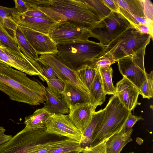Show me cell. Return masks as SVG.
<instances>
[{
  "label": "cell",
  "instance_id": "2e32d148",
  "mask_svg": "<svg viewBox=\"0 0 153 153\" xmlns=\"http://www.w3.org/2000/svg\"><path fill=\"white\" fill-rule=\"evenodd\" d=\"M90 102L78 103L69 106L68 114L78 130L83 135L95 111Z\"/></svg>",
  "mask_w": 153,
  "mask_h": 153
},
{
  "label": "cell",
  "instance_id": "d6a6232c",
  "mask_svg": "<svg viewBox=\"0 0 153 153\" xmlns=\"http://www.w3.org/2000/svg\"><path fill=\"white\" fill-rule=\"evenodd\" d=\"M50 150L49 142H44L30 146L26 153H48Z\"/></svg>",
  "mask_w": 153,
  "mask_h": 153
},
{
  "label": "cell",
  "instance_id": "8fae6325",
  "mask_svg": "<svg viewBox=\"0 0 153 153\" xmlns=\"http://www.w3.org/2000/svg\"><path fill=\"white\" fill-rule=\"evenodd\" d=\"M38 61L51 68L59 78L65 82H69L88 97L92 98L89 90L85 87L77 76L76 71L67 66L56 54H41Z\"/></svg>",
  "mask_w": 153,
  "mask_h": 153
},
{
  "label": "cell",
  "instance_id": "484cf974",
  "mask_svg": "<svg viewBox=\"0 0 153 153\" xmlns=\"http://www.w3.org/2000/svg\"><path fill=\"white\" fill-rule=\"evenodd\" d=\"M78 77L89 90L97 72V69L90 65L86 64L76 70Z\"/></svg>",
  "mask_w": 153,
  "mask_h": 153
},
{
  "label": "cell",
  "instance_id": "b9f144b4",
  "mask_svg": "<svg viewBox=\"0 0 153 153\" xmlns=\"http://www.w3.org/2000/svg\"><path fill=\"white\" fill-rule=\"evenodd\" d=\"M111 12L119 13V7L116 0H101Z\"/></svg>",
  "mask_w": 153,
  "mask_h": 153
},
{
  "label": "cell",
  "instance_id": "e575fe53",
  "mask_svg": "<svg viewBox=\"0 0 153 153\" xmlns=\"http://www.w3.org/2000/svg\"><path fill=\"white\" fill-rule=\"evenodd\" d=\"M107 139L95 146L81 148V152L82 153H106V143Z\"/></svg>",
  "mask_w": 153,
  "mask_h": 153
},
{
  "label": "cell",
  "instance_id": "603a6c76",
  "mask_svg": "<svg viewBox=\"0 0 153 153\" xmlns=\"http://www.w3.org/2000/svg\"><path fill=\"white\" fill-rule=\"evenodd\" d=\"M49 142L50 150L48 153H64L81 150L80 143L72 139L68 138Z\"/></svg>",
  "mask_w": 153,
  "mask_h": 153
},
{
  "label": "cell",
  "instance_id": "f35d334b",
  "mask_svg": "<svg viewBox=\"0 0 153 153\" xmlns=\"http://www.w3.org/2000/svg\"><path fill=\"white\" fill-rule=\"evenodd\" d=\"M143 120L144 119L141 116L134 115L131 113L126 121L123 128L126 131L129 130L132 128V127L137 121Z\"/></svg>",
  "mask_w": 153,
  "mask_h": 153
},
{
  "label": "cell",
  "instance_id": "4dcf8cb0",
  "mask_svg": "<svg viewBox=\"0 0 153 153\" xmlns=\"http://www.w3.org/2000/svg\"><path fill=\"white\" fill-rule=\"evenodd\" d=\"M48 85V87L54 94L62 95L65 87V82L61 79H45Z\"/></svg>",
  "mask_w": 153,
  "mask_h": 153
},
{
  "label": "cell",
  "instance_id": "8d00e7d4",
  "mask_svg": "<svg viewBox=\"0 0 153 153\" xmlns=\"http://www.w3.org/2000/svg\"><path fill=\"white\" fill-rule=\"evenodd\" d=\"M3 20L5 28L11 36L13 32L16 30L18 25L11 17H7Z\"/></svg>",
  "mask_w": 153,
  "mask_h": 153
},
{
  "label": "cell",
  "instance_id": "d6986e66",
  "mask_svg": "<svg viewBox=\"0 0 153 153\" xmlns=\"http://www.w3.org/2000/svg\"><path fill=\"white\" fill-rule=\"evenodd\" d=\"M45 89L47 100L44 103V107L52 114H69V107L64 100L63 95L54 94L48 87Z\"/></svg>",
  "mask_w": 153,
  "mask_h": 153
},
{
  "label": "cell",
  "instance_id": "681fc988",
  "mask_svg": "<svg viewBox=\"0 0 153 153\" xmlns=\"http://www.w3.org/2000/svg\"><path fill=\"white\" fill-rule=\"evenodd\" d=\"M129 153H134V152H129Z\"/></svg>",
  "mask_w": 153,
  "mask_h": 153
},
{
  "label": "cell",
  "instance_id": "cb8c5ba5",
  "mask_svg": "<svg viewBox=\"0 0 153 153\" xmlns=\"http://www.w3.org/2000/svg\"><path fill=\"white\" fill-rule=\"evenodd\" d=\"M92 98V104L94 110L102 104L105 100L106 94L103 88L100 77L97 70V73L89 90Z\"/></svg>",
  "mask_w": 153,
  "mask_h": 153
},
{
  "label": "cell",
  "instance_id": "83f0119b",
  "mask_svg": "<svg viewBox=\"0 0 153 153\" xmlns=\"http://www.w3.org/2000/svg\"><path fill=\"white\" fill-rule=\"evenodd\" d=\"M0 40L3 45L8 47L20 54L22 53L12 38L5 29L3 20L0 18Z\"/></svg>",
  "mask_w": 153,
  "mask_h": 153
},
{
  "label": "cell",
  "instance_id": "7dc6e473",
  "mask_svg": "<svg viewBox=\"0 0 153 153\" xmlns=\"http://www.w3.org/2000/svg\"><path fill=\"white\" fill-rule=\"evenodd\" d=\"M81 152L80 151H74L64 153H80Z\"/></svg>",
  "mask_w": 153,
  "mask_h": 153
},
{
  "label": "cell",
  "instance_id": "7402d4cb",
  "mask_svg": "<svg viewBox=\"0 0 153 153\" xmlns=\"http://www.w3.org/2000/svg\"><path fill=\"white\" fill-rule=\"evenodd\" d=\"M11 36L20 51L25 56L32 60L38 61V55L25 37L18 25Z\"/></svg>",
  "mask_w": 153,
  "mask_h": 153
},
{
  "label": "cell",
  "instance_id": "c3c4849f",
  "mask_svg": "<svg viewBox=\"0 0 153 153\" xmlns=\"http://www.w3.org/2000/svg\"><path fill=\"white\" fill-rule=\"evenodd\" d=\"M0 46H4V45H3L2 44L0 40Z\"/></svg>",
  "mask_w": 153,
  "mask_h": 153
},
{
  "label": "cell",
  "instance_id": "ffe728a7",
  "mask_svg": "<svg viewBox=\"0 0 153 153\" xmlns=\"http://www.w3.org/2000/svg\"><path fill=\"white\" fill-rule=\"evenodd\" d=\"M52 114L44 107L38 109L32 114L25 117L24 128L30 131L43 128L46 126L47 121Z\"/></svg>",
  "mask_w": 153,
  "mask_h": 153
},
{
  "label": "cell",
  "instance_id": "8992f818",
  "mask_svg": "<svg viewBox=\"0 0 153 153\" xmlns=\"http://www.w3.org/2000/svg\"><path fill=\"white\" fill-rule=\"evenodd\" d=\"M132 26L119 13L111 12L89 30L90 37L97 39L100 43L107 45L111 41L128 28Z\"/></svg>",
  "mask_w": 153,
  "mask_h": 153
},
{
  "label": "cell",
  "instance_id": "3957f363",
  "mask_svg": "<svg viewBox=\"0 0 153 153\" xmlns=\"http://www.w3.org/2000/svg\"><path fill=\"white\" fill-rule=\"evenodd\" d=\"M93 134L90 146H95L120 131L131 113L115 94L110 98Z\"/></svg>",
  "mask_w": 153,
  "mask_h": 153
},
{
  "label": "cell",
  "instance_id": "ab89813d",
  "mask_svg": "<svg viewBox=\"0 0 153 153\" xmlns=\"http://www.w3.org/2000/svg\"><path fill=\"white\" fill-rule=\"evenodd\" d=\"M153 27V22H151L145 24L140 25L134 27L142 34L149 35L152 39Z\"/></svg>",
  "mask_w": 153,
  "mask_h": 153
},
{
  "label": "cell",
  "instance_id": "7a4b0ae2",
  "mask_svg": "<svg viewBox=\"0 0 153 153\" xmlns=\"http://www.w3.org/2000/svg\"><path fill=\"white\" fill-rule=\"evenodd\" d=\"M45 88L22 72L9 66H0V91L12 100L31 105H39L46 100Z\"/></svg>",
  "mask_w": 153,
  "mask_h": 153
},
{
  "label": "cell",
  "instance_id": "44dd1931",
  "mask_svg": "<svg viewBox=\"0 0 153 153\" xmlns=\"http://www.w3.org/2000/svg\"><path fill=\"white\" fill-rule=\"evenodd\" d=\"M62 95L69 107L71 105L78 103L90 102L92 104L91 98L69 82H65Z\"/></svg>",
  "mask_w": 153,
  "mask_h": 153
},
{
  "label": "cell",
  "instance_id": "1f68e13d",
  "mask_svg": "<svg viewBox=\"0 0 153 153\" xmlns=\"http://www.w3.org/2000/svg\"><path fill=\"white\" fill-rule=\"evenodd\" d=\"M116 62L115 60L110 58L101 56L90 60L86 64L97 68V67H108Z\"/></svg>",
  "mask_w": 153,
  "mask_h": 153
},
{
  "label": "cell",
  "instance_id": "ac0fdd59",
  "mask_svg": "<svg viewBox=\"0 0 153 153\" xmlns=\"http://www.w3.org/2000/svg\"><path fill=\"white\" fill-rule=\"evenodd\" d=\"M133 129L126 131L123 128L108 138L106 143V153H120L125 145L132 140L131 135Z\"/></svg>",
  "mask_w": 153,
  "mask_h": 153
},
{
  "label": "cell",
  "instance_id": "7c38bea8",
  "mask_svg": "<svg viewBox=\"0 0 153 153\" xmlns=\"http://www.w3.org/2000/svg\"><path fill=\"white\" fill-rule=\"evenodd\" d=\"M0 59L9 66L30 76H38L45 81L39 62L30 59L10 48L4 46Z\"/></svg>",
  "mask_w": 153,
  "mask_h": 153
},
{
  "label": "cell",
  "instance_id": "e0dca14e",
  "mask_svg": "<svg viewBox=\"0 0 153 153\" xmlns=\"http://www.w3.org/2000/svg\"><path fill=\"white\" fill-rule=\"evenodd\" d=\"M12 17L19 26L48 35L58 22L41 18L27 16L17 12Z\"/></svg>",
  "mask_w": 153,
  "mask_h": 153
},
{
  "label": "cell",
  "instance_id": "ba28073f",
  "mask_svg": "<svg viewBox=\"0 0 153 153\" xmlns=\"http://www.w3.org/2000/svg\"><path fill=\"white\" fill-rule=\"evenodd\" d=\"M49 134L46 126L30 131L24 128L0 146V153H26L30 146L44 142Z\"/></svg>",
  "mask_w": 153,
  "mask_h": 153
},
{
  "label": "cell",
  "instance_id": "60d3db41",
  "mask_svg": "<svg viewBox=\"0 0 153 153\" xmlns=\"http://www.w3.org/2000/svg\"><path fill=\"white\" fill-rule=\"evenodd\" d=\"M16 12L15 7H7L0 5V18L2 20L7 17H12L13 14Z\"/></svg>",
  "mask_w": 153,
  "mask_h": 153
},
{
  "label": "cell",
  "instance_id": "9c48e42d",
  "mask_svg": "<svg viewBox=\"0 0 153 153\" xmlns=\"http://www.w3.org/2000/svg\"><path fill=\"white\" fill-rule=\"evenodd\" d=\"M146 48L136 54L118 60L119 70L124 77L132 82L140 91L147 79L144 58Z\"/></svg>",
  "mask_w": 153,
  "mask_h": 153
},
{
  "label": "cell",
  "instance_id": "5b68a950",
  "mask_svg": "<svg viewBox=\"0 0 153 153\" xmlns=\"http://www.w3.org/2000/svg\"><path fill=\"white\" fill-rule=\"evenodd\" d=\"M57 54L70 68L76 70L90 60L102 56L106 45L89 40L68 44H57Z\"/></svg>",
  "mask_w": 153,
  "mask_h": 153
},
{
  "label": "cell",
  "instance_id": "30bf717a",
  "mask_svg": "<svg viewBox=\"0 0 153 153\" xmlns=\"http://www.w3.org/2000/svg\"><path fill=\"white\" fill-rule=\"evenodd\" d=\"M89 30L68 21L58 22L48 36L57 44H68L89 40Z\"/></svg>",
  "mask_w": 153,
  "mask_h": 153
},
{
  "label": "cell",
  "instance_id": "7bdbcfd3",
  "mask_svg": "<svg viewBox=\"0 0 153 153\" xmlns=\"http://www.w3.org/2000/svg\"><path fill=\"white\" fill-rule=\"evenodd\" d=\"M12 137V135H7L4 133L0 134V146L8 141Z\"/></svg>",
  "mask_w": 153,
  "mask_h": 153
},
{
  "label": "cell",
  "instance_id": "d590c367",
  "mask_svg": "<svg viewBox=\"0 0 153 153\" xmlns=\"http://www.w3.org/2000/svg\"><path fill=\"white\" fill-rule=\"evenodd\" d=\"M42 72L45 81V79H55L59 78L55 71L50 67L40 63Z\"/></svg>",
  "mask_w": 153,
  "mask_h": 153
},
{
  "label": "cell",
  "instance_id": "f1b7e54d",
  "mask_svg": "<svg viewBox=\"0 0 153 153\" xmlns=\"http://www.w3.org/2000/svg\"><path fill=\"white\" fill-rule=\"evenodd\" d=\"M84 0L96 11L102 19L108 16L111 12L101 0Z\"/></svg>",
  "mask_w": 153,
  "mask_h": 153
},
{
  "label": "cell",
  "instance_id": "836d02e7",
  "mask_svg": "<svg viewBox=\"0 0 153 153\" xmlns=\"http://www.w3.org/2000/svg\"><path fill=\"white\" fill-rule=\"evenodd\" d=\"M17 12L22 14L32 10L33 7L30 0H14Z\"/></svg>",
  "mask_w": 153,
  "mask_h": 153
},
{
  "label": "cell",
  "instance_id": "bcb514c9",
  "mask_svg": "<svg viewBox=\"0 0 153 153\" xmlns=\"http://www.w3.org/2000/svg\"><path fill=\"white\" fill-rule=\"evenodd\" d=\"M5 46H0V56L3 52V47Z\"/></svg>",
  "mask_w": 153,
  "mask_h": 153
},
{
  "label": "cell",
  "instance_id": "6da1fadb",
  "mask_svg": "<svg viewBox=\"0 0 153 153\" xmlns=\"http://www.w3.org/2000/svg\"><path fill=\"white\" fill-rule=\"evenodd\" d=\"M33 9L41 11L57 22L68 21L89 30L102 19L84 0H31Z\"/></svg>",
  "mask_w": 153,
  "mask_h": 153
},
{
  "label": "cell",
  "instance_id": "4fadbf2b",
  "mask_svg": "<svg viewBox=\"0 0 153 153\" xmlns=\"http://www.w3.org/2000/svg\"><path fill=\"white\" fill-rule=\"evenodd\" d=\"M49 134L64 136L81 142L82 135L78 130L68 115L53 114L46 124Z\"/></svg>",
  "mask_w": 153,
  "mask_h": 153
},
{
  "label": "cell",
  "instance_id": "ee69618b",
  "mask_svg": "<svg viewBox=\"0 0 153 153\" xmlns=\"http://www.w3.org/2000/svg\"><path fill=\"white\" fill-rule=\"evenodd\" d=\"M6 131V130L4 127L0 126V134L4 133Z\"/></svg>",
  "mask_w": 153,
  "mask_h": 153
},
{
  "label": "cell",
  "instance_id": "f6af8a7d",
  "mask_svg": "<svg viewBox=\"0 0 153 153\" xmlns=\"http://www.w3.org/2000/svg\"><path fill=\"white\" fill-rule=\"evenodd\" d=\"M0 66H9L7 64L0 60Z\"/></svg>",
  "mask_w": 153,
  "mask_h": 153
},
{
  "label": "cell",
  "instance_id": "277c9868",
  "mask_svg": "<svg viewBox=\"0 0 153 153\" xmlns=\"http://www.w3.org/2000/svg\"><path fill=\"white\" fill-rule=\"evenodd\" d=\"M151 39L149 35L142 34L131 26L110 42L101 56L110 58L117 62L146 48Z\"/></svg>",
  "mask_w": 153,
  "mask_h": 153
},
{
  "label": "cell",
  "instance_id": "4316f807",
  "mask_svg": "<svg viewBox=\"0 0 153 153\" xmlns=\"http://www.w3.org/2000/svg\"><path fill=\"white\" fill-rule=\"evenodd\" d=\"M100 74L104 90L106 94L114 95L116 88L113 84L112 77L113 69L110 66L107 68H97Z\"/></svg>",
  "mask_w": 153,
  "mask_h": 153
},
{
  "label": "cell",
  "instance_id": "52a82bcc",
  "mask_svg": "<svg viewBox=\"0 0 153 153\" xmlns=\"http://www.w3.org/2000/svg\"><path fill=\"white\" fill-rule=\"evenodd\" d=\"M120 14L132 26L153 22V5L149 0H116Z\"/></svg>",
  "mask_w": 153,
  "mask_h": 153
},
{
  "label": "cell",
  "instance_id": "74e56055",
  "mask_svg": "<svg viewBox=\"0 0 153 153\" xmlns=\"http://www.w3.org/2000/svg\"><path fill=\"white\" fill-rule=\"evenodd\" d=\"M22 14L27 16L43 19L53 21L44 13L38 9L30 10Z\"/></svg>",
  "mask_w": 153,
  "mask_h": 153
},
{
  "label": "cell",
  "instance_id": "5bb4252c",
  "mask_svg": "<svg viewBox=\"0 0 153 153\" xmlns=\"http://www.w3.org/2000/svg\"><path fill=\"white\" fill-rule=\"evenodd\" d=\"M19 26L38 55L57 54L56 45L48 35L25 27Z\"/></svg>",
  "mask_w": 153,
  "mask_h": 153
},
{
  "label": "cell",
  "instance_id": "f546056e",
  "mask_svg": "<svg viewBox=\"0 0 153 153\" xmlns=\"http://www.w3.org/2000/svg\"><path fill=\"white\" fill-rule=\"evenodd\" d=\"M153 72L152 71L147 74V79L142 84L140 90V94L143 98L149 99L153 96Z\"/></svg>",
  "mask_w": 153,
  "mask_h": 153
},
{
  "label": "cell",
  "instance_id": "d4e9b609",
  "mask_svg": "<svg viewBox=\"0 0 153 153\" xmlns=\"http://www.w3.org/2000/svg\"><path fill=\"white\" fill-rule=\"evenodd\" d=\"M103 112V109H101L93 113L91 121L82 136L80 142L81 148L90 146L93 133Z\"/></svg>",
  "mask_w": 153,
  "mask_h": 153
},
{
  "label": "cell",
  "instance_id": "9a60e30c",
  "mask_svg": "<svg viewBox=\"0 0 153 153\" xmlns=\"http://www.w3.org/2000/svg\"><path fill=\"white\" fill-rule=\"evenodd\" d=\"M115 94L117 95L124 106L131 112L140 103L138 101L140 94L139 90L126 78H123L116 84Z\"/></svg>",
  "mask_w": 153,
  "mask_h": 153
}]
</instances>
